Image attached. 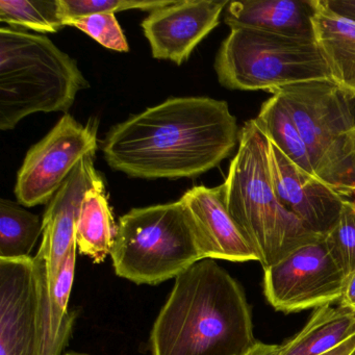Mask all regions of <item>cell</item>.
<instances>
[{
	"mask_svg": "<svg viewBox=\"0 0 355 355\" xmlns=\"http://www.w3.org/2000/svg\"><path fill=\"white\" fill-rule=\"evenodd\" d=\"M240 130L227 103L174 97L110 130L101 149L107 165L130 178H197L236 147Z\"/></svg>",
	"mask_w": 355,
	"mask_h": 355,
	"instance_id": "1",
	"label": "cell"
},
{
	"mask_svg": "<svg viewBox=\"0 0 355 355\" xmlns=\"http://www.w3.org/2000/svg\"><path fill=\"white\" fill-rule=\"evenodd\" d=\"M254 343L244 290L209 259L175 278L150 334L153 355H243Z\"/></svg>",
	"mask_w": 355,
	"mask_h": 355,
	"instance_id": "2",
	"label": "cell"
},
{
	"mask_svg": "<svg viewBox=\"0 0 355 355\" xmlns=\"http://www.w3.org/2000/svg\"><path fill=\"white\" fill-rule=\"evenodd\" d=\"M223 188L228 211L263 269L320 238L280 205L270 174L269 139L255 119L241 128Z\"/></svg>",
	"mask_w": 355,
	"mask_h": 355,
	"instance_id": "3",
	"label": "cell"
},
{
	"mask_svg": "<svg viewBox=\"0 0 355 355\" xmlns=\"http://www.w3.org/2000/svg\"><path fill=\"white\" fill-rule=\"evenodd\" d=\"M89 87L76 60L46 36L0 28V130L40 112L67 114Z\"/></svg>",
	"mask_w": 355,
	"mask_h": 355,
	"instance_id": "4",
	"label": "cell"
},
{
	"mask_svg": "<svg viewBox=\"0 0 355 355\" xmlns=\"http://www.w3.org/2000/svg\"><path fill=\"white\" fill-rule=\"evenodd\" d=\"M111 257L118 276L151 286L176 278L205 259L194 222L180 199L122 216Z\"/></svg>",
	"mask_w": 355,
	"mask_h": 355,
	"instance_id": "5",
	"label": "cell"
},
{
	"mask_svg": "<svg viewBox=\"0 0 355 355\" xmlns=\"http://www.w3.org/2000/svg\"><path fill=\"white\" fill-rule=\"evenodd\" d=\"M306 146L315 175L343 197L353 196L355 150L346 95L330 80L276 89Z\"/></svg>",
	"mask_w": 355,
	"mask_h": 355,
	"instance_id": "6",
	"label": "cell"
},
{
	"mask_svg": "<svg viewBox=\"0 0 355 355\" xmlns=\"http://www.w3.org/2000/svg\"><path fill=\"white\" fill-rule=\"evenodd\" d=\"M218 80L230 90L273 92L313 80H330L313 40L250 28H232L216 55Z\"/></svg>",
	"mask_w": 355,
	"mask_h": 355,
	"instance_id": "7",
	"label": "cell"
},
{
	"mask_svg": "<svg viewBox=\"0 0 355 355\" xmlns=\"http://www.w3.org/2000/svg\"><path fill=\"white\" fill-rule=\"evenodd\" d=\"M53 344L44 257L0 259V355H60Z\"/></svg>",
	"mask_w": 355,
	"mask_h": 355,
	"instance_id": "8",
	"label": "cell"
},
{
	"mask_svg": "<svg viewBox=\"0 0 355 355\" xmlns=\"http://www.w3.org/2000/svg\"><path fill=\"white\" fill-rule=\"evenodd\" d=\"M97 122L86 125L65 114L32 147L18 172L15 196L26 207L47 205L84 157L96 153Z\"/></svg>",
	"mask_w": 355,
	"mask_h": 355,
	"instance_id": "9",
	"label": "cell"
},
{
	"mask_svg": "<svg viewBox=\"0 0 355 355\" xmlns=\"http://www.w3.org/2000/svg\"><path fill=\"white\" fill-rule=\"evenodd\" d=\"M263 271L266 298L284 313L332 304L340 300L346 280L324 236L298 247Z\"/></svg>",
	"mask_w": 355,
	"mask_h": 355,
	"instance_id": "10",
	"label": "cell"
},
{
	"mask_svg": "<svg viewBox=\"0 0 355 355\" xmlns=\"http://www.w3.org/2000/svg\"><path fill=\"white\" fill-rule=\"evenodd\" d=\"M227 0H182L151 12L142 21L153 57L182 65L219 24Z\"/></svg>",
	"mask_w": 355,
	"mask_h": 355,
	"instance_id": "11",
	"label": "cell"
},
{
	"mask_svg": "<svg viewBox=\"0 0 355 355\" xmlns=\"http://www.w3.org/2000/svg\"><path fill=\"white\" fill-rule=\"evenodd\" d=\"M269 166L280 205L298 218L309 232L325 236L338 221L346 198L293 163L270 140Z\"/></svg>",
	"mask_w": 355,
	"mask_h": 355,
	"instance_id": "12",
	"label": "cell"
},
{
	"mask_svg": "<svg viewBox=\"0 0 355 355\" xmlns=\"http://www.w3.org/2000/svg\"><path fill=\"white\" fill-rule=\"evenodd\" d=\"M94 155L84 157L63 186L47 203L43 216L42 243L38 252L44 257L49 288L64 259L76 244V227L85 194L103 176L94 167Z\"/></svg>",
	"mask_w": 355,
	"mask_h": 355,
	"instance_id": "13",
	"label": "cell"
},
{
	"mask_svg": "<svg viewBox=\"0 0 355 355\" xmlns=\"http://www.w3.org/2000/svg\"><path fill=\"white\" fill-rule=\"evenodd\" d=\"M180 200L194 222L203 259L259 261L254 249L228 211L223 184L194 187Z\"/></svg>",
	"mask_w": 355,
	"mask_h": 355,
	"instance_id": "14",
	"label": "cell"
},
{
	"mask_svg": "<svg viewBox=\"0 0 355 355\" xmlns=\"http://www.w3.org/2000/svg\"><path fill=\"white\" fill-rule=\"evenodd\" d=\"M313 0H241L228 3L224 21L230 30L250 28L313 40Z\"/></svg>",
	"mask_w": 355,
	"mask_h": 355,
	"instance_id": "15",
	"label": "cell"
},
{
	"mask_svg": "<svg viewBox=\"0 0 355 355\" xmlns=\"http://www.w3.org/2000/svg\"><path fill=\"white\" fill-rule=\"evenodd\" d=\"M313 40L327 66L331 82L355 96V20L338 15L325 0H313Z\"/></svg>",
	"mask_w": 355,
	"mask_h": 355,
	"instance_id": "16",
	"label": "cell"
},
{
	"mask_svg": "<svg viewBox=\"0 0 355 355\" xmlns=\"http://www.w3.org/2000/svg\"><path fill=\"white\" fill-rule=\"evenodd\" d=\"M355 336V313L345 307H318L296 336L282 345L280 355H323Z\"/></svg>",
	"mask_w": 355,
	"mask_h": 355,
	"instance_id": "17",
	"label": "cell"
},
{
	"mask_svg": "<svg viewBox=\"0 0 355 355\" xmlns=\"http://www.w3.org/2000/svg\"><path fill=\"white\" fill-rule=\"evenodd\" d=\"M117 225L107 201L105 182L99 180L85 194L78 227L76 244L82 254L101 263L111 254Z\"/></svg>",
	"mask_w": 355,
	"mask_h": 355,
	"instance_id": "18",
	"label": "cell"
},
{
	"mask_svg": "<svg viewBox=\"0 0 355 355\" xmlns=\"http://www.w3.org/2000/svg\"><path fill=\"white\" fill-rule=\"evenodd\" d=\"M255 121L267 138L293 163L307 173L317 176L306 146L282 97L272 95L261 105Z\"/></svg>",
	"mask_w": 355,
	"mask_h": 355,
	"instance_id": "19",
	"label": "cell"
},
{
	"mask_svg": "<svg viewBox=\"0 0 355 355\" xmlns=\"http://www.w3.org/2000/svg\"><path fill=\"white\" fill-rule=\"evenodd\" d=\"M43 234L39 216L9 199L0 200V259L31 257L37 241Z\"/></svg>",
	"mask_w": 355,
	"mask_h": 355,
	"instance_id": "20",
	"label": "cell"
},
{
	"mask_svg": "<svg viewBox=\"0 0 355 355\" xmlns=\"http://www.w3.org/2000/svg\"><path fill=\"white\" fill-rule=\"evenodd\" d=\"M0 21L14 30L28 28L41 34L57 33L66 26L60 13L59 0H0Z\"/></svg>",
	"mask_w": 355,
	"mask_h": 355,
	"instance_id": "21",
	"label": "cell"
},
{
	"mask_svg": "<svg viewBox=\"0 0 355 355\" xmlns=\"http://www.w3.org/2000/svg\"><path fill=\"white\" fill-rule=\"evenodd\" d=\"M324 240L346 277L355 271V199H345L338 221Z\"/></svg>",
	"mask_w": 355,
	"mask_h": 355,
	"instance_id": "22",
	"label": "cell"
},
{
	"mask_svg": "<svg viewBox=\"0 0 355 355\" xmlns=\"http://www.w3.org/2000/svg\"><path fill=\"white\" fill-rule=\"evenodd\" d=\"M172 1L148 0H59L60 13L64 24L93 14L118 13L128 10L153 12L170 5Z\"/></svg>",
	"mask_w": 355,
	"mask_h": 355,
	"instance_id": "23",
	"label": "cell"
},
{
	"mask_svg": "<svg viewBox=\"0 0 355 355\" xmlns=\"http://www.w3.org/2000/svg\"><path fill=\"white\" fill-rule=\"evenodd\" d=\"M73 26L94 39L105 49L118 53H128L130 51L128 40L116 19L115 14H93L78 18L67 24Z\"/></svg>",
	"mask_w": 355,
	"mask_h": 355,
	"instance_id": "24",
	"label": "cell"
},
{
	"mask_svg": "<svg viewBox=\"0 0 355 355\" xmlns=\"http://www.w3.org/2000/svg\"><path fill=\"white\" fill-rule=\"evenodd\" d=\"M338 303L340 306L350 309L355 313V271L347 276Z\"/></svg>",
	"mask_w": 355,
	"mask_h": 355,
	"instance_id": "25",
	"label": "cell"
},
{
	"mask_svg": "<svg viewBox=\"0 0 355 355\" xmlns=\"http://www.w3.org/2000/svg\"><path fill=\"white\" fill-rule=\"evenodd\" d=\"M325 3L338 15L355 20V0H325Z\"/></svg>",
	"mask_w": 355,
	"mask_h": 355,
	"instance_id": "26",
	"label": "cell"
},
{
	"mask_svg": "<svg viewBox=\"0 0 355 355\" xmlns=\"http://www.w3.org/2000/svg\"><path fill=\"white\" fill-rule=\"evenodd\" d=\"M282 346L255 342L243 355H280Z\"/></svg>",
	"mask_w": 355,
	"mask_h": 355,
	"instance_id": "27",
	"label": "cell"
},
{
	"mask_svg": "<svg viewBox=\"0 0 355 355\" xmlns=\"http://www.w3.org/2000/svg\"><path fill=\"white\" fill-rule=\"evenodd\" d=\"M354 350L355 336H353L352 338H349L347 342H345L344 344L338 346V348L334 349V350L323 355H352Z\"/></svg>",
	"mask_w": 355,
	"mask_h": 355,
	"instance_id": "28",
	"label": "cell"
},
{
	"mask_svg": "<svg viewBox=\"0 0 355 355\" xmlns=\"http://www.w3.org/2000/svg\"><path fill=\"white\" fill-rule=\"evenodd\" d=\"M348 98L349 107H350L351 116H352L353 125L355 128V96L347 97Z\"/></svg>",
	"mask_w": 355,
	"mask_h": 355,
	"instance_id": "29",
	"label": "cell"
},
{
	"mask_svg": "<svg viewBox=\"0 0 355 355\" xmlns=\"http://www.w3.org/2000/svg\"><path fill=\"white\" fill-rule=\"evenodd\" d=\"M353 142H354V150H355V130L353 132ZM353 196H355V186L354 190H353Z\"/></svg>",
	"mask_w": 355,
	"mask_h": 355,
	"instance_id": "30",
	"label": "cell"
},
{
	"mask_svg": "<svg viewBox=\"0 0 355 355\" xmlns=\"http://www.w3.org/2000/svg\"><path fill=\"white\" fill-rule=\"evenodd\" d=\"M66 355H87V354H78V353H68Z\"/></svg>",
	"mask_w": 355,
	"mask_h": 355,
	"instance_id": "31",
	"label": "cell"
},
{
	"mask_svg": "<svg viewBox=\"0 0 355 355\" xmlns=\"http://www.w3.org/2000/svg\"><path fill=\"white\" fill-rule=\"evenodd\" d=\"M352 355H355V350H354V352L352 353Z\"/></svg>",
	"mask_w": 355,
	"mask_h": 355,
	"instance_id": "32",
	"label": "cell"
}]
</instances>
